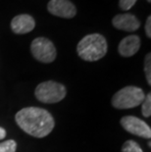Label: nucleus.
<instances>
[{
	"label": "nucleus",
	"instance_id": "obj_18",
	"mask_svg": "<svg viewBox=\"0 0 151 152\" xmlns=\"http://www.w3.org/2000/svg\"><path fill=\"white\" fill-rule=\"evenodd\" d=\"M147 1H148V2L150 3V1H151V0H147Z\"/></svg>",
	"mask_w": 151,
	"mask_h": 152
},
{
	"label": "nucleus",
	"instance_id": "obj_5",
	"mask_svg": "<svg viewBox=\"0 0 151 152\" xmlns=\"http://www.w3.org/2000/svg\"><path fill=\"white\" fill-rule=\"evenodd\" d=\"M33 56L39 62L51 63L56 58V48L53 42L45 37L34 38L31 45Z\"/></svg>",
	"mask_w": 151,
	"mask_h": 152
},
{
	"label": "nucleus",
	"instance_id": "obj_15",
	"mask_svg": "<svg viewBox=\"0 0 151 152\" xmlns=\"http://www.w3.org/2000/svg\"><path fill=\"white\" fill-rule=\"evenodd\" d=\"M136 0H120L119 2V6L122 10H130V9L133 7V6L136 4Z\"/></svg>",
	"mask_w": 151,
	"mask_h": 152
},
{
	"label": "nucleus",
	"instance_id": "obj_10",
	"mask_svg": "<svg viewBox=\"0 0 151 152\" xmlns=\"http://www.w3.org/2000/svg\"><path fill=\"white\" fill-rule=\"evenodd\" d=\"M140 48V38L136 34H131L123 38L118 46V51L121 56L131 57Z\"/></svg>",
	"mask_w": 151,
	"mask_h": 152
},
{
	"label": "nucleus",
	"instance_id": "obj_17",
	"mask_svg": "<svg viewBox=\"0 0 151 152\" xmlns=\"http://www.w3.org/2000/svg\"><path fill=\"white\" fill-rule=\"evenodd\" d=\"M6 137V131H5V129H3L0 127V140H3Z\"/></svg>",
	"mask_w": 151,
	"mask_h": 152
},
{
	"label": "nucleus",
	"instance_id": "obj_1",
	"mask_svg": "<svg viewBox=\"0 0 151 152\" xmlns=\"http://www.w3.org/2000/svg\"><path fill=\"white\" fill-rule=\"evenodd\" d=\"M16 123L31 137L42 138L50 134L55 126L52 115L45 109L26 107L16 114Z\"/></svg>",
	"mask_w": 151,
	"mask_h": 152
},
{
	"label": "nucleus",
	"instance_id": "obj_3",
	"mask_svg": "<svg viewBox=\"0 0 151 152\" xmlns=\"http://www.w3.org/2000/svg\"><path fill=\"white\" fill-rule=\"evenodd\" d=\"M145 97L143 90L137 86H126L117 91L112 97V105L116 109H131L141 104Z\"/></svg>",
	"mask_w": 151,
	"mask_h": 152
},
{
	"label": "nucleus",
	"instance_id": "obj_4",
	"mask_svg": "<svg viewBox=\"0 0 151 152\" xmlns=\"http://www.w3.org/2000/svg\"><path fill=\"white\" fill-rule=\"evenodd\" d=\"M66 94L67 89L65 86L53 80H47L39 83L34 91V95L37 100L47 104L60 102L65 98Z\"/></svg>",
	"mask_w": 151,
	"mask_h": 152
},
{
	"label": "nucleus",
	"instance_id": "obj_2",
	"mask_svg": "<svg viewBox=\"0 0 151 152\" xmlns=\"http://www.w3.org/2000/svg\"><path fill=\"white\" fill-rule=\"evenodd\" d=\"M108 50L106 38L102 34H91L85 35L77 46V52L82 60L95 62L103 58Z\"/></svg>",
	"mask_w": 151,
	"mask_h": 152
},
{
	"label": "nucleus",
	"instance_id": "obj_7",
	"mask_svg": "<svg viewBox=\"0 0 151 152\" xmlns=\"http://www.w3.org/2000/svg\"><path fill=\"white\" fill-rule=\"evenodd\" d=\"M47 10L54 16L66 19L74 18L77 14L75 5L70 0H50L47 4Z\"/></svg>",
	"mask_w": 151,
	"mask_h": 152
},
{
	"label": "nucleus",
	"instance_id": "obj_13",
	"mask_svg": "<svg viewBox=\"0 0 151 152\" xmlns=\"http://www.w3.org/2000/svg\"><path fill=\"white\" fill-rule=\"evenodd\" d=\"M17 143L15 140H9L0 143V152H16Z\"/></svg>",
	"mask_w": 151,
	"mask_h": 152
},
{
	"label": "nucleus",
	"instance_id": "obj_11",
	"mask_svg": "<svg viewBox=\"0 0 151 152\" xmlns=\"http://www.w3.org/2000/svg\"><path fill=\"white\" fill-rule=\"evenodd\" d=\"M141 112H142L143 117L148 118L151 115V93L148 92L145 95L143 101L141 102Z\"/></svg>",
	"mask_w": 151,
	"mask_h": 152
},
{
	"label": "nucleus",
	"instance_id": "obj_16",
	"mask_svg": "<svg viewBox=\"0 0 151 152\" xmlns=\"http://www.w3.org/2000/svg\"><path fill=\"white\" fill-rule=\"evenodd\" d=\"M145 33H146L147 37L150 38L151 37V17H150V16H148V18H147V20H146Z\"/></svg>",
	"mask_w": 151,
	"mask_h": 152
},
{
	"label": "nucleus",
	"instance_id": "obj_9",
	"mask_svg": "<svg viewBox=\"0 0 151 152\" xmlns=\"http://www.w3.org/2000/svg\"><path fill=\"white\" fill-rule=\"evenodd\" d=\"M34 27H35L34 19L31 16L27 14L16 16L11 21L12 31L17 34H25L31 33L34 28Z\"/></svg>",
	"mask_w": 151,
	"mask_h": 152
},
{
	"label": "nucleus",
	"instance_id": "obj_12",
	"mask_svg": "<svg viewBox=\"0 0 151 152\" xmlns=\"http://www.w3.org/2000/svg\"><path fill=\"white\" fill-rule=\"evenodd\" d=\"M122 152H143L139 144L134 140H127L122 146Z\"/></svg>",
	"mask_w": 151,
	"mask_h": 152
},
{
	"label": "nucleus",
	"instance_id": "obj_8",
	"mask_svg": "<svg viewBox=\"0 0 151 152\" xmlns=\"http://www.w3.org/2000/svg\"><path fill=\"white\" fill-rule=\"evenodd\" d=\"M112 24L116 28L125 31H134L139 30L140 22L133 14H120L116 15L112 20Z\"/></svg>",
	"mask_w": 151,
	"mask_h": 152
},
{
	"label": "nucleus",
	"instance_id": "obj_14",
	"mask_svg": "<svg viewBox=\"0 0 151 152\" xmlns=\"http://www.w3.org/2000/svg\"><path fill=\"white\" fill-rule=\"evenodd\" d=\"M144 73H145L146 80L148 85L151 86V54L148 53L144 60Z\"/></svg>",
	"mask_w": 151,
	"mask_h": 152
},
{
	"label": "nucleus",
	"instance_id": "obj_6",
	"mask_svg": "<svg viewBox=\"0 0 151 152\" xmlns=\"http://www.w3.org/2000/svg\"><path fill=\"white\" fill-rule=\"evenodd\" d=\"M121 125L131 134L143 138L151 137V129L145 122L134 116H125L121 119Z\"/></svg>",
	"mask_w": 151,
	"mask_h": 152
}]
</instances>
